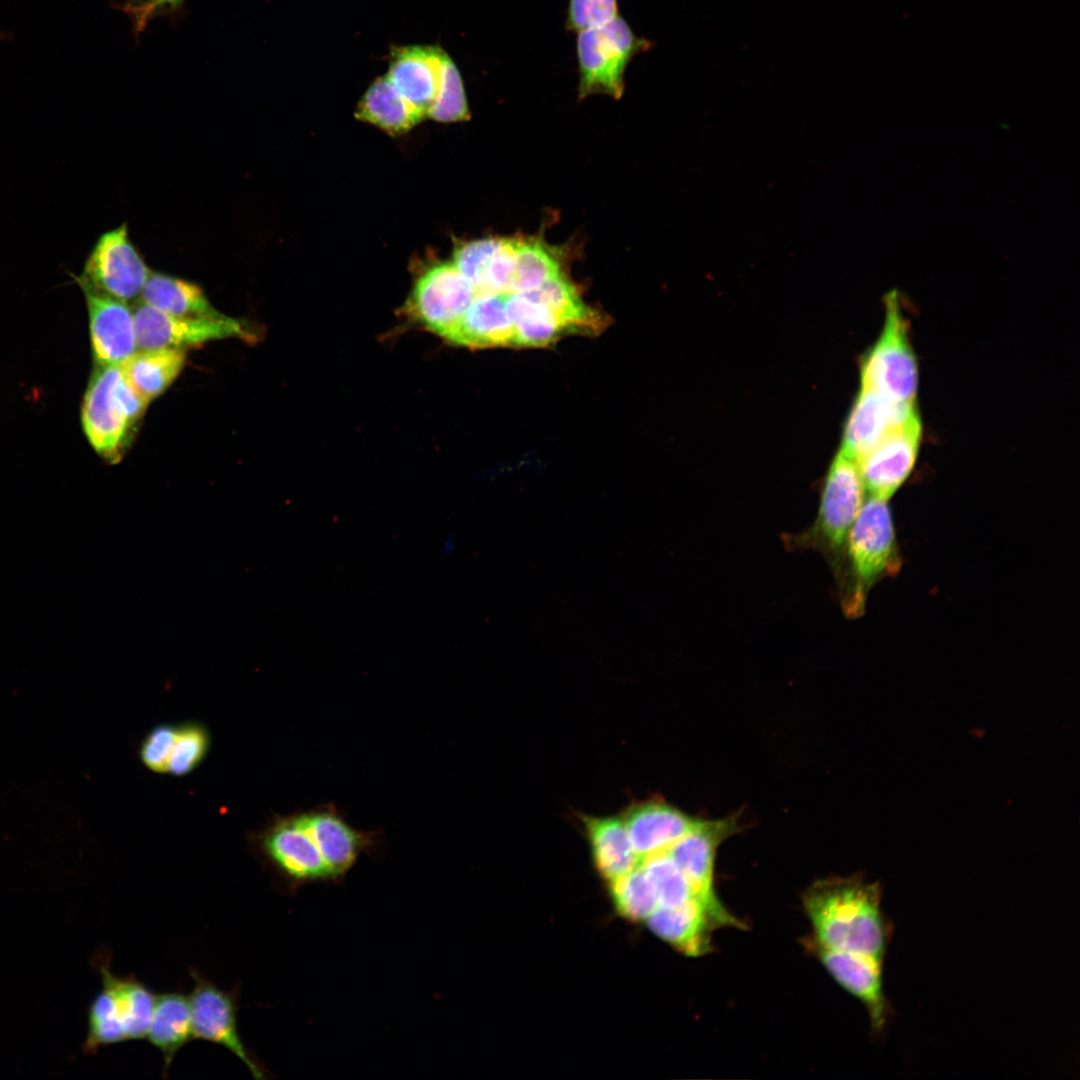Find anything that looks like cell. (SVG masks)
Segmentation results:
<instances>
[{"label": "cell", "instance_id": "d6986e66", "mask_svg": "<svg viewBox=\"0 0 1080 1080\" xmlns=\"http://www.w3.org/2000/svg\"><path fill=\"white\" fill-rule=\"evenodd\" d=\"M507 294H477L446 340L470 348L514 346L515 331L505 310Z\"/></svg>", "mask_w": 1080, "mask_h": 1080}, {"label": "cell", "instance_id": "f546056e", "mask_svg": "<svg viewBox=\"0 0 1080 1080\" xmlns=\"http://www.w3.org/2000/svg\"><path fill=\"white\" fill-rule=\"evenodd\" d=\"M611 893L617 910L632 920H647L659 907L655 889L641 865L611 881Z\"/></svg>", "mask_w": 1080, "mask_h": 1080}, {"label": "cell", "instance_id": "9a60e30c", "mask_svg": "<svg viewBox=\"0 0 1080 1080\" xmlns=\"http://www.w3.org/2000/svg\"><path fill=\"white\" fill-rule=\"evenodd\" d=\"M918 417L915 402L895 401L861 387L844 428L840 451L857 461L889 433Z\"/></svg>", "mask_w": 1080, "mask_h": 1080}, {"label": "cell", "instance_id": "2e32d148", "mask_svg": "<svg viewBox=\"0 0 1080 1080\" xmlns=\"http://www.w3.org/2000/svg\"><path fill=\"white\" fill-rule=\"evenodd\" d=\"M87 303L97 365H121L137 351L133 311L127 302L80 284Z\"/></svg>", "mask_w": 1080, "mask_h": 1080}, {"label": "cell", "instance_id": "4fadbf2b", "mask_svg": "<svg viewBox=\"0 0 1080 1080\" xmlns=\"http://www.w3.org/2000/svg\"><path fill=\"white\" fill-rule=\"evenodd\" d=\"M805 944L835 981L864 1005L873 1032L882 1033L892 1011L883 989V961L860 953L830 949L811 938Z\"/></svg>", "mask_w": 1080, "mask_h": 1080}, {"label": "cell", "instance_id": "6da1fadb", "mask_svg": "<svg viewBox=\"0 0 1080 1080\" xmlns=\"http://www.w3.org/2000/svg\"><path fill=\"white\" fill-rule=\"evenodd\" d=\"M382 829L353 827L344 811L326 802L279 819L266 833L263 847L292 888L345 879L362 854H375Z\"/></svg>", "mask_w": 1080, "mask_h": 1080}, {"label": "cell", "instance_id": "e0dca14e", "mask_svg": "<svg viewBox=\"0 0 1080 1080\" xmlns=\"http://www.w3.org/2000/svg\"><path fill=\"white\" fill-rule=\"evenodd\" d=\"M622 819L641 861L667 851L700 820L662 800L635 803L625 811Z\"/></svg>", "mask_w": 1080, "mask_h": 1080}, {"label": "cell", "instance_id": "cb8c5ba5", "mask_svg": "<svg viewBox=\"0 0 1080 1080\" xmlns=\"http://www.w3.org/2000/svg\"><path fill=\"white\" fill-rule=\"evenodd\" d=\"M146 1038L162 1053L167 1073L177 1052L194 1038L189 998L178 992L156 996Z\"/></svg>", "mask_w": 1080, "mask_h": 1080}, {"label": "cell", "instance_id": "7c38bea8", "mask_svg": "<svg viewBox=\"0 0 1080 1080\" xmlns=\"http://www.w3.org/2000/svg\"><path fill=\"white\" fill-rule=\"evenodd\" d=\"M191 977L195 983L189 998L194 1039L224 1046L243 1062L254 1079L265 1078L262 1066L239 1036L235 993L221 990L194 970Z\"/></svg>", "mask_w": 1080, "mask_h": 1080}, {"label": "cell", "instance_id": "d590c367", "mask_svg": "<svg viewBox=\"0 0 1080 1080\" xmlns=\"http://www.w3.org/2000/svg\"><path fill=\"white\" fill-rule=\"evenodd\" d=\"M501 241L502 238L489 237L462 242L455 248L452 263L473 287L478 283Z\"/></svg>", "mask_w": 1080, "mask_h": 1080}, {"label": "cell", "instance_id": "74e56055", "mask_svg": "<svg viewBox=\"0 0 1080 1080\" xmlns=\"http://www.w3.org/2000/svg\"><path fill=\"white\" fill-rule=\"evenodd\" d=\"M177 727L160 725L143 742L140 755L146 767L155 772L167 771L168 760L177 736Z\"/></svg>", "mask_w": 1080, "mask_h": 1080}, {"label": "cell", "instance_id": "ffe728a7", "mask_svg": "<svg viewBox=\"0 0 1080 1080\" xmlns=\"http://www.w3.org/2000/svg\"><path fill=\"white\" fill-rule=\"evenodd\" d=\"M647 923L657 936L686 955L711 951V932L716 927L696 898L675 907H658Z\"/></svg>", "mask_w": 1080, "mask_h": 1080}, {"label": "cell", "instance_id": "484cf974", "mask_svg": "<svg viewBox=\"0 0 1080 1080\" xmlns=\"http://www.w3.org/2000/svg\"><path fill=\"white\" fill-rule=\"evenodd\" d=\"M99 970L102 986L113 997L126 1040L145 1038L155 1006L154 993L134 977L115 976L103 963Z\"/></svg>", "mask_w": 1080, "mask_h": 1080}, {"label": "cell", "instance_id": "7a4b0ae2", "mask_svg": "<svg viewBox=\"0 0 1080 1080\" xmlns=\"http://www.w3.org/2000/svg\"><path fill=\"white\" fill-rule=\"evenodd\" d=\"M881 900V885L859 875L818 880L802 897L816 943L883 961L893 925Z\"/></svg>", "mask_w": 1080, "mask_h": 1080}, {"label": "cell", "instance_id": "ac0fdd59", "mask_svg": "<svg viewBox=\"0 0 1080 1080\" xmlns=\"http://www.w3.org/2000/svg\"><path fill=\"white\" fill-rule=\"evenodd\" d=\"M445 52L434 46H405L393 50L386 77L424 116L434 103Z\"/></svg>", "mask_w": 1080, "mask_h": 1080}, {"label": "cell", "instance_id": "9c48e42d", "mask_svg": "<svg viewBox=\"0 0 1080 1080\" xmlns=\"http://www.w3.org/2000/svg\"><path fill=\"white\" fill-rule=\"evenodd\" d=\"M137 349H185L211 340L237 337L255 342L257 334L247 322L224 317L204 319L174 316L141 302L134 310Z\"/></svg>", "mask_w": 1080, "mask_h": 1080}, {"label": "cell", "instance_id": "f35d334b", "mask_svg": "<svg viewBox=\"0 0 1080 1080\" xmlns=\"http://www.w3.org/2000/svg\"><path fill=\"white\" fill-rule=\"evenodd\" d=\"M185 0H127L122 10L130 17L135 31L140 33L155 17L168 13Z\"/></svg>", "mask_w": 1080, "mask_h": 1080}, {"label": "cell", "instance_id": "8992f818", "mask_svg": "<svg viewBox=\"0 0 1080 1080\" xmlns=\"http://www.w3.org/2000/svg\"><path fill=\"white\" fill-rule=\"evenodd\" d=\"M650 44L638 37L619 15L605 24L579 31V99L595 94L619 99L624 93L628 64L638 53L649 49Z\"/></svg>", "mask_w": 1080, "mask_h": 1080}, {"label": "cell", "instance_id": "ba28073f", "mask_svg": "<svg viewBox=\"0 0 1080 1080\" xmlns=\"http://www.w3.org/2000/svg\"><path fill=\"white\" fill-rule=\"evenodd\" d=\"M736 825L730 818L700 819L666 851L687 878L695 898L704 906L716 928L743 927L718 899L713 879L717 847L735 832Z\"/></svg>", "mask_w": 1080, "mask_h": 1080}, {"label": "cell", "instance_id": "5bb4252c", "mask_svg": "<svg viewBox=\"0 0 1080 1080\" xmlns=\"http://www.w3.org/2000/svg\"><path fill=\"white\" fill-rule=\"evenodd\" d=\"M920 438L918 417L889 433L856 461L869 496L889 500L897 491L915 465Z\"/></svg>", "mask_w": 1080, "mask_h": 1080}, {"label": "cell", "instance_id": "d4e9b609", "mask_svg": "<svg viewBox=\"0 0 1080 1080\" xmlns=\"http://www.w3.org/2000/svg\"><path fill=\"white\" fill-rule=\"evenodd\" d=\"M355 115L392 135L407 132L425 117L386 76L377 78L369 86L360 99Z\"/></svg>", "mask_w": 1080, "mask_h": 1080}, {"label": "cell", "instance_id": "d6a6232c", "mask_svg": "<svg viewBox=\"0 0 1080 1080\" xmlns=\"http://www.w3.org/2000/svg\"><path fill=\"white\" fill-rule=\"evenodd\" d=\"M427 116L435 121L444 123L465 121L470 118L468 102L460 72L453 60L446 53L442 60L438 93Z\"/></svg>", "mask_w": 1080, "mask_h": 1080}, {"label": "cell", "instance_id": "8d00e7d4", "mask_svg": "<svg viewBox=\"0 0 1080 1080\" xmlns=\"http://www.w3.org/2000/svg\"><path fill=\"white\" fill-rule=\"evenodd\" d=\"M617 15V0H569L566 28L578 33L605 24Z\"/></svg>", "mask_w": 1080, "mask_h": 1080}, {"label": "cell", "instance_id": "30bf717a", "mask_svg": "<svg viewBox=\"0 0 1080 1080\" xmlns=\"http://www.w3.org/2000/svg\"><path fill=\"white\" fill-rule=\"evenodd\" d=\"M149 274L150 270L131 242L124 223L98 238L78 282L128 302L141 295Z\"/></svg>", "mask_w": 1080, "mask_h": 1080}, {"label": "cell", "instance_id": "5b68a950", "mask_svg": "<svg viewBox=\"0 0 1080 1080\" xmlns=\"http://www.w3.org/2000/svg\"><path fill=\"white\" fill-rule=\"evenodd\" d=\"M82 404L89 443L110 464L125 455L147 407L125 379L120 365H97Z\"/></svg>", "mask_w": 1080, "mask_h": 1080}, {"label": "cell", "instance_id": "836d02e7", "mask_svg": "<svg viewBox=\"0 0 1080 1080\" xmlns=\"http://www.w3.org/2000/svg\"><path fill=\"white\" fill-rule=\"evenodd\" d=\"M208 744V734L204 728L192 724L178 728L167 772L176 776L191 772L205 756Z\"/></svg>", "mask_w": 1080, "mask_h": 1080}, {"label": "cell", "instance_id": "44dd1931", "mask_svg": "<svg viewBox=\"0 0 1080 1080\" xmlns=\"http://www.w3.org/2000/svg\"><path fill=\"white\" fill-rule=\"evenodd\" d=\"M592 856L601 875L610 882L641 863L622 817L582 816Z\"/></svg>", "mask_w": 1080, "mask_h": 1080}, {"label": "cell", "instance_id": "f1b7e54d", "mask_svg": "<svg viewBox=\"0 0 1080 1080\" xmlns=\"http://www.w3.org/2000/svg\"><path fill=\"white\" fill-rule=\"evenodd\" d=\"M561 272L552 248L542 240L515 238V269L511 293H526L539 288Z\"/></svg>", "mask_w": 1080, "mask_h": 1080}, {"label": "cell", "instance_id": "83f0119b", "mask_svg": "<svg viewBox=\"0 0 1080 1080\" xmlns=\"http://www.w3.org/2000/svg\"><path fill=\"white\" fill-rule=\"evenodd\" d=\"M526 293L551 309L569 330L601 327L603 320L600 315L585 305L576 288L562 273Z\"/></svg>", "mask_w": 1080, "mask_h": 1080}, {"label": "cell", "instance_id": "603a6c76", "mask_svg": "<svg viewBox=\"0 0 1080 1080\" xmlns=\"http://www.w3.org/2000/svg\"><path fill=\"white\" fill-rule=\"evenodd\" d=\"M185 361V349L139 350L120 367L129 385L149 403L173 383L182 371Z\"/></svg>", "mask_w": 1080, "mask_h": 1080}, {"label": "cell", "instance_id": "4dcf8cb0", "mask_svg": "<svg viewBox=\"0 0 1080 1080\" xmlns=\"http://www.w3.org/2000/svg\"><path fill=\"white\" fill-rule=\"evenodd\" d=\"M640 865L655 889L659 907H675L695 898L687 878L666 851L644 858Z\"/></svg>", "mask_w": 1080, "mask_h": 1080}, {"label": "cell", "instance_id": "52a82bcc", "mask_svg": "<svg viewBox=\"0 0 1080 1080\" xmlns=\"http://www.w3.org/2000/svg\"><path fill=\"white\" fill-rule=\"evenodd\" d=\"M885 304L883 330L862 360L861 387L895 401L914 403L918 365L909 339L908 323L896 292L886 297Z\"/></svg>", "mask_w": 1080, "mask_h": 1080}, {"label": "cell", "instance_id": "277c9868", "mask_svg": "<svg viewBox=\"0 0 1080 1080\" xmlns=\"http://www.w3.org/2000/svg\"><path fill=\"white\" fill-rule=\"evenodd\" d=\"M864 490L856 460L839 451L822 483L813 523L800 532L782 534L785 549L819 553L834 575L840 565L850 528L864 502Z\"/></svg>", "mask_w": 1080, "mask_h": 1080}, {"label": "cell", "instance_id": "3957f363", "mask_svg": "<svg viewBox=\"0 0 1080 1080\" xmlns=\"http://www.w3.org/2000/svg\"><path fill=\"white\" fill-rule=\"evenodd\" d=\"M888 500L869 496L850 528L840 565L833 575L836 594L846 617L863 615L873 585L900 568L895 530Z\"/></svg>", "mask_w": 1080, "mask_h": 1080}, {"label": "cell", "instance_id": "4316f807", "mask_svg": "<svg viewBox=\"0 0 1080 1080\" xmlns=\"http://www.w3.org/2000/svg\"><path fill=\"white\" fill-rule=\"evenodd\" d=\"M505 310L514 327L516 346H545L569 331L551 309L527 293H508Z\"/></svg>", "mask_w": 1080, "mask_h": 1080}, {"label": "cell", "instance_id": "8fae6325", "mask_svg": "<svg viewBox=\"0 0 1080 1080\" xmlns=\"http://www.w3.org/2000/svg\"><path fill=\"white\" fill-rule=\"evenodd\" d=\"M476 296L453 263H437L416 281L408 311L425 328L447 339Z\"/></svg>", "mask_w": 1080, "mask_h": 1080}, {"label": "cell", "instance_id": "e575fe53", "mask_svg": "<svg viewBox=\"0 0 1080 1080\" xmlns=\"http://www.w3.org/2000/svg\"><path fill=\"white\" fill-rule=\"evenodd\" d=\"M514 269L515 238H502L499 247L474 286L476 295L511 293Z\"/></svg>", "mask_w": 1080, "mask_h": 1080}, {"label": "cell", "instance_id": "ab89813d", "mask_svg": "<svg viewBox=\"0 0 1080 1080\" xmlns=\"http://www.w3.org/2000/svg\"><path fill=\"white\" fill-rule=\"evenodd\" d=\"M457 549V538L453 533H447L441 541L440 552L443 556L449 557L455 553Z\"/></svg>", "mask_w": 1080, "mask_h": 1080}, {"label": "cell", "instance_id": "7402d4cb", "mask_svg": "<svg viewBox=\"0 0 1080 1080\" xmlns=\"http://www.w3.org/2000/svg\"><path fill=\"white\" fill-rule=\"evenodd\" d=\"M142 301L165 313L191 318L221 319L197 284L171 275L150 272L141 293Z\"/></svg>", "mask_w": 1080, "mask_h": 1080}, {"label": "cell", "instance_id": "1f68e13d", "mask_svg": "<svg viewBox=\"0 0 1080 1080\" xmlns=\"http://www.w3.org/2000/svg\"><path fill=\"white\" fill-rule=\"evenodd\" d=\"M126 1040L123 1026L110 991L102 989L94 997L88 1009V1031L82 1046L86 1054H94L103 1046Z\"/></svg>", "mask_w": 1080, "mask_h": 1080}]
</instances>
